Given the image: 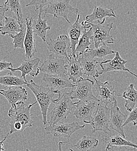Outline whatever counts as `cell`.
<instances>
[{"mask_svg":"<svg viewBox=\"0 0 137 151\" xmlns=\"http://www.w3.org/2000/svg\"><path fill=\"white\" fill-rule=\"evenodd\" d=\"M7 88L6 90H1L0 94L7 99L11 107L15 106L18 102L28 99V91L22 86H12Z\"/></svg>","mask_w":137,"mask_h":151,"instance_id":"obj_17","label":"cell"},{"mask_svg":"<svg viewBox=\"0 0 137 151\" xmlns=\"http://www.w3.org/2000/svg\"><path fill=\"white\" fill-rule=\"evenodd\" d=\"M74 105L75 106L74 115L78 119L86 124H88L92 120V113L96 106V101L84 102L79 101L74 103Z\"/></svg>","mask_w":137,"mask_h":151,"instance_id":"obj_15","label":"cell"},{"mask_svg":"<svg viewBox=\"0 0 137 151\" xmlns=\"http://www.w3.org/2000/svg\"><path fill=\"white\" fill-rule=\"evenodd\" d=\"M115 52L116 51H113L111 48L107 47L106 45H102L98 48H89L83 54L91 59H94L95 58H104L107 55L115 54Z\"/></svg>","mask_w":137,"mask_h":151,"instance_id":"obj_29","label":"cell"},{"mask_svg":"<svg viewBox=\"0 0 137 151\" xmlns=\"http://www.w3.org/2000/svg\"><path fill=\"white\" fill-rule=\"evenodd\" d=\"M85 125H80L78 122H73L70 123L59 122L53 126H48L44 130L48 134L56 137H65L69 139L74 132L85 127Z\"/></svg>","mask_w":137,"mask_h":151,"instance_id":"obj_11","label":"cell"},{"mask_svg":"<svg viewBox=\"0 0 137 151\" xmlns=\"http://www.w3.org/2000/svg\"><path fill=\"white\" fill-rule=\"evenodd\" d=\"M99 144V141L96 138L85 135L79 141L74 147L80 151H91L96 147Z\"/></svg>","mask_w":137,"mask_h":151,"instance_id":"obj_27","label":"cell"},{"mask_svg":"<svg viewBox=\"0 0 137 151\" xmlns=\"http://www.w3.org/2000/svg\"><path fill=\"white\" fill-rule=\"evenodd\" d=\"M33 17H28L25 20L26 23V33L24 41L25 57L28 59L34 57L37 52L35 33L32 29Z\"/></svg>","mask_w":137,"mask_h":151,"instance_id":"obj_18","label":"cell"},{"mask_svg":"<svg viewBox=\"0 0 137 151\" xmlns=\"http://www.w3.org/2000/svg\"><path fill=\"white\" fill-rule=\"evenodd\" d=\"M4 6L7 7L8 9L11 10L10 14L12 12H14L15 16L18 20L20 25L24 22L23 18V14L22 12V6L18 0H7L4 2Z\"/></svg>","mask_w":137,"mask_h":151,"instance_id":"obj_31","label":"cell"},{"mask_svg":"<svg viewBox=\"0 0 137 151\" xmlns=\"http://www.w3.org/2000/svg\"><path fill=\"white\" fill-rule=\"evenodd\" d=\"M58 94V98L53 102L55 105L51 111L50 119L48 122L49 126H53L62 120H66L67 117L75 109L71 93L59 92Z\"/></svg>","mask_w":137,"mask_h":151,"instance_id":"obj_2","label":"cell"},{"mask_svg":"<svg viewBox=\"0 0 137 151\" xmlns=\"http://www.w3.org/2000/svg\"><path fill=\"white\" fill-rule=\"evenodd\" d=\"M79 18L80 15L78 14L75 22L70 26L67 31L71 43V55L75 58H77L75 55V50L78 44L79 40L82 36L85 29H90V26L86 21H82L80 23L79 22Z\"/></svg>","mask_w":137,"mask_h":151,"instance_id":"obj_14","label":"cell"},{"mask_svg":"<svg viewBox=\"0 0 137 151\" xmlns=\"http://www.w3.org/2000/svg\"><path fill=\"white\" fill-rule=\"evenodd\" d=\"M133 123L134 126H137V106L136 107L130 114L128 115L127 119L124 123L123 126L127 125V124L130 123Z\"/></svg>","mask_w":137,"mask_h":151,"instance_id":"obj_34","label":"cell"},{"mask_svg":"<svg viewBox=\"0 0 137 151\" xmlns=\"http://www.w3.org/2000/svg\"><path fill=\"white\" fill-rule=\"evenodd\" d=\"M20 30V23L16 16L5 17L4 25L0 27V33L2 35H15Z\"/></svg>","mask_w":137,"mask_h":151,"instance_id":"obj_24","label":"cell"},{"mask_svg":"<svg viewBox=\"0 0 137 151\" xmlns=\"http://www.w3.org/2000/svg\"><path fill=\"white\" fill-rule=\"evenodd\" d=\"M40 62L39 58H36L32 60H23L20 66L17 68H9L8 70L10 72L13 73L17 71H20L22 75L20 77L22 78L25 81L26 76L29 75L32 77H35L39 74L40 68L39 64Z\"/></svg>","mask_w":137,"mask_h":151,"instance_id":"obj_19","label":"cell"},{"mask_svg":"<svg viewBox=\"0 0 137 151\" xmlns=\"http://www.w3.org/2000/svg\"><path fill=\"white\" fill-rule=\"evenodd\" d=\"M8 10V9L4 5H0V27L2 26L3 19L5 18V14Z\"/></svg>","mask_w":137,"mask_h":151,"instance_id":"obj_37","label":"cell"},{"mask_svg":"<svg viewBox=\"0 0 137 151\" xmlns=\"http://www.w3.org/2000/svg\"><path fill=\"white\" fill-rule=\"evenodd\" d=\"M69 63L64 59L50 55L39 67L40 70L49 75H67L66 66Z\"/></svg>","mask_w":137,"mask_h":151,"instance_id":"obj_10","label":"cell"},{"mask_svg":"<svg viewBox=\"0 0 137 151\" xmlns=\"http://www.w3.org/2000/svg\"><path fill=\"white\" fill-rule=\"evenodd\" d=\"M70 2V0H50L47 8L43 11L44 12V16L46 14H51L54 18L62 17L71 24L68 18V14L73 12L78 14L79 10L74 8Z\"/></svg>","mask_w":137,"mask_h":151,"instance_id":"obj_4","label":"cell"},{"mask_svg":"<svg viewBox=\"0 0 137 151\" xmlns=\"http://www.w3.org/2000/svg\"><path fill=\"white\" fill-rule=\"evenodd\" d=\"M48 50L57 56H63L66 60L70 62L71 56V43L69 37L67 35H60L56 40L49 37V40L46 41Z\"/></svg>","mask_w":137,"mask_h":151,"instance_id":"obj_9","label":"cell"},{"mask_svg":"<svg viewBox=\"0 0 137 151\" xmlns=\"http://www.w3.org/2000/svg\"><path fill=\"white\" fill-rule=\"evenodd\" d=\"M121 96L125 99V107L128 112H131L137 106V91L134 84H130Z\"/></svg>","mask_w":137,"mask_h":151,"instance_id":"obj_25","label":"cell"},{"mask_svg":"<svg viewBox=\"0 0 137 151\" xmlns=\"http://www.w3.org/2000/svg\"><path fill=\"white\" fill-rule=\"evenodd\" d=\"M70 62L66 66L67 76L68 79L75 84L79 79L83 78V73L80 65L78 59L72 57L70 58Z\"/></svg>","mask_w":137,"mask_h":151,"instance_id":"obj_23","label":"cell"},{"mask_svg":"<svg viewBox=\"0 0 137 151\" xmlns=\"http://www.w3.org/2000/svg\"><path fill=\"white\" fill-rule=\"evenodd\" d=\"M94 84V81L89 78H81L79 79L75 84L76 85L75 90H74L72 88L71 89V99H78L79 101L84 102L95 101L99 102V100L92 92Z\"/></svg>","mask_w":137,"mask_h":151,"instance_id":"obj_6","label":"cell"},{"mask_svg":"<svg viewBox=\"0 0 137 151\" xmlns=\"http://www.w3.org/2000/svg\"><path fill=\"white\" fill-rule=\"evenodd\" d=\"M7 137V136H5L2 141L0 140V151H4V142H5V141Z\"/></svg>","mask_w":137,"mask_h":151,"instance_id":"obj_38","label":"cell"},{"mask_svg":"<svg viewBox=\"0 0 137 151\" xmlns=\"http://www.w3.org/2000/svg\"><path fill=\"white\" fill-rule=\"evenodd\" d=\"M37 102L36 101L26 106L23 102H20L9 109L8 116L11 118V121L9 123L10 130L6 136L8 137L14 132H22L27 127L32 126L34 121L30 113V109Z\"/></svg>","mask_w":137,"mask_h":151,"instance_id":"obj_1","label":"cell"},{"mask_svg":"<svg viewBox=\"0 0 137 151\" xmlns=\"http://www.w3.org/2000/svg\"><path fill=\"white\" fill-rule=\"evenodd\" d=\"M9 68H14L11 62H8L4 60H0V72L7 69L8 70Z\"/></svg>","mask_w":137,"mask_h":151,"instance_id":"obj_36","label":"cell"},{"mask_svg":"<svg viewBox=\"0 0 137 151\" xmlns=\"http://www.w3.org/2000/svg\"><path fill=\"white\" fill-rule=\"evenodd\" d=\"M70 151H73V150H72V149H70Z\"/></svg>","mask_w":137,"mask_h":151,"instance_id":"obj_40","label":"cell"},{"mask_svg":"<svg viewBox=\"0 0 137 151\" xmlns=\"http://www.w3.org/2000/svg\"><path fill=\"white\" fill-rule=\"evenodd\" d=\"M95 81V88L96 92V98L99 100V104H103L107 106L110 103L117 101V96H121L118 94L113 86L108 81L102 83L101 81L94 78Z\"/></svg>","mask_w":137,"mask_h":151,"instance_id":"obj_7","label":"cell"},{"mask_svg":"<svg viewBox=\"0 0 137 151\" xmlns=\"http://www.w3.org/2000/svg\"><path fill=\"white\" fill-rule=\"evenodd\" d=\"M110 109L107 106L98 104L96 112L93 116L92 120L88 123L90 124L93 129V133L101 131L105 134H108L110 130Z\"/></svg>","mask_w":137,"mask_h":151,"instance_id":"obj_5","label":"cell"},{"mask_svg":"<svg viewBox=\"0 0 137 151\" xmlns=\"http://www.w3.org/2000/svg\"><path fill=\"white\" fill-rule=\"evenodd\" d=\"M43 10L38 11V18L32 19V29L34 33L41 38L44 42H46L47 32L50 29V27L47 24V19L44 16V19L41 18V15Z\"/></svg>","mask_w":137,"mask_h":151,"instance_id":"obj_22","label":"cell"},{"mask_svg":"<svg viewBox=\"0 0 137 151\" xmlns=\"http://www.w3.org/2000/svg\"><path fill=\"white\" fill-rule=\"evenodd\" d=\"M128 115L123 114L118 106L117 102L113 103V106L110 108V127L118 132L120 136L125 138V135L124 130V124L127 119Z\"/></svg>","mask_w":137,"mask_h":151,"instance_id":"obj_16","label":"cell"},{"mask_svg":"<svg viewBox=\"0 0 137 151\" xmlns=\"http://www.w3.org/2000/svg\"><path fill=\"white\" fill-rule=\"evenodd\" d=\"M27 81H25L22 78L12 75V73L9 72L7 75L0 76V84L6 87L12 86H22L26 84Z\"/></svg>","mask_w":137,"mask_h":151,"instance_id":"obj_30","label":"cell"},{"mask_svg":"<svg viewBox=\"0 0 137 151\" xmlns=\"http://www.w3.org/2000/svg\"><path fill=\"white\" fill-rule=\"evenodd\" d=\"M105 151H136V149L127 147H106Z\"/></svg>","mask_w":137,"mask_h":151,"instance_id":"obj_35","label":"cell"},{"mask_svg":"<svg viewBox=\"0 0 137 151\" xmlns=\"http://www.w3.org/2000/svg\"><path fill=\"white\" fill-rule=\"evenodd\" d=\"M50 0H33L30 1L29 4H26V6H29L30 5H33L36 7V11H39L40 10H43V8L47 5L50 2Z\"/></svg>","mask_w":137,"mask_h":151,"instance_id":"obj_33","label":"cell"},{"mask_svg":"<svg viewBox=\"0 0 137 151\" xmlns=\"http://www.w3.org/2000/svg\"><path fill=\"white\" fill-rule=\"evenodd\" d=\"M80 65L83 75L92 76L94 78L97 77V70L99 62L95 59H92L84 54H82L77 59Z\"/></svg>","mask_w":137,"mask_h":151,"instance_id":"obj_21","label":"cell"},{"mask_svg":"<svg viewBox=\"0 0 137 151\" xmlns=\"http://www.w3.org/2000/svg\"><path fill=\"white\" fill-rule=\"evenodd\" d=\"M127 63V60L123 59L119 52L116 51L115 57L112 59L104 60L99 63L101 69L98 70L97 77L105 73L112 72V71H125L128 72L129 73L134 76L137 78L136 74L131 72L128 68H127L125 65Z\"/></svg>","mask_w":137,"mask_h":151,"instance_id":"obj_12","label":"cell"},{"mask_svg":"<svg viewBox=\"0 0 137 151\" xmlns=\"http://www.w3.org/2000/svg\"><path fill=\"white\" fill-rule=\"evenodd\" d=\"M42 80L46 83L47 87L52 91L63 92L67 88H74L76 87L67 75H49L44 74Z\"/></svg>","mask_w":137,"mask_h":151,"instance_id":"obj_13","label":"cell"},{"mask_svg":"<svg viewBox=\"0 0 137 151\" xmlns=\"http://www.w3.org/2000/svg\"><path fill=\"white\" fill-rule=\"evenodd\" d=\"M26 151H29V150H28V149H26Z\"/></svg>","mask_w":137,"mask_h":151,"instance_id":"obj_41","label":"cell"},{"mask_svg":"<svg viewBox=\"0 0 137 151\" xmlns=\"http://www.w3.org/2000/svg\"><path fill=\"white\" fill-rule=\"evenodd\" d=\"M106 17L117 18L113 9H109L102 6L94 5L92 13L86 17V22L92 23L96 20L98 21V23L103 24L104 23Z\"/></svg>","mask_w":137,"mask_h":151,"instance_id":"obj_20","label":"cell"},{"mask_svg":"<svg viewBox=\"0 0 137 151\" xmlns=\"http://www.w3.org/2000/svg\"><path fill=\"white\" fill-rule=\"evenodd\" d=\"M20 32L15 35H9V37L12 38L14 43V50L17 48H24V41L26 33V23L24 21L23 23L20 24Z\"/></svg>","mask_w":137,"mask_h":151,"instance_id":"obj_32","label":"cell"},{"mask_svg":"<svg viewBox=\"0 0 137 151\" xmlns=\"http://www.w3.org/2000/svg\"><path fill=\"white\" fill-rule=\"evenodd\" d=\"M105 141L107 142L106 147H131L137 150V145L125 139L120 135H113L111 137H106L104 138Z\"/></svg>","mask_w":137,"mask_h":151,"instance_id":"obj_28","label":"cell"},{"mask_svg":"<svg viewBox=\"0 0 137 151\" xmlns=\"http://www.w3.org/2000/svg\"><path fill=\"white\" fill-rule=\"evenodd\" d=\"M86 29H85L84 32L79 40L78 44L76 47L75 55L77 59L82 55L86 51L89 50L92 41V30L90 27V29L86 32Z\"/></svg>","mask_w":137,"mask_h":151,"instance_id":"obj_26","label":"cell"},{"mask_svg":"<svg viewBox=\"0 0 137 151\" xmlns=\"http://www.w3.org/2000/svg\"><path fill=\"white\" fill-rule=\"evenodd\" d=\"M66 143H67V142H62V141H59V148H58V150H57V151H62V147H61V146H62V145L65 144H66Z\"/></svg>","mask_w":137,"mask_h":151,"instance_id":"obj_39","label":"cell"},{"mask_svg":"<svg viewBox=\"0 0 137 151\" xmlns=\"http://www.w3.org/2000/svg\"><path fill=\"white\" fill-rule=\"evenodd\" d=\"M88 24L92 30V41L94 42L95 48H99L101 44L106 45V44H113L115 42L113 38L110 33L113 28V23L106 25L99 23L96 24L88 23Z\"/></svg>","mask_w":137,"mask_h":151,"instance_id":"obj_8","label":"cell"},{"mask_svg":"<svg viewBox=\"0 0 137 151\" xmlns=\"http://www.w3.org/2000/svg\"><path fill=\"white\" fill-rule=\"evenodd\" d=\"M26 85L30 89L36 98L43 116V123L44 125H46L48 123L47 116L49 106L54 100L53 99L54 95L59 94V92L52 91L43 86L38 85L33 80H30V83H27Z\"/></svg>","mask_w":137,"mask_h":151,"instance_id":"obj_3","label":"cell"}]
</instances>
